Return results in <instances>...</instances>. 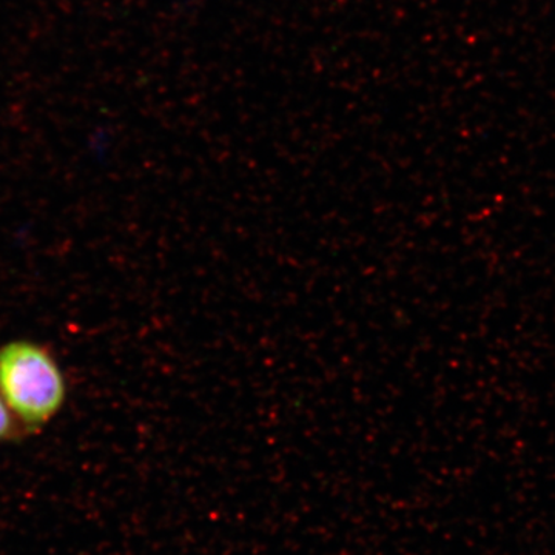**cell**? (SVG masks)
Returning <instances> with one entry per match:
<instances>
[{
  "mask_svg": "<svg viewBox=\"0 0 555 555\" xmlns=\"http://www.w3.org/2000/svg\"><path fill=\"white\" fill-rule=\"evenodd\" d=\"M16 416L10 411L9 404L5 403L3 397L0 396V441L10 440L16 433Z\"/></svg>",
  "mask_w": 555,
  "mask_h": 555,
  "instance_id": "2",
  "label": "cell"
},
{
  "mask_svg": "<svg viewBox=\"0 0 555 555\" xmlns=\"http://www.w3.org/2000/svg\"><path fill=\"white\" fill-rule=\"evenodd\" d=\"M64 375L46 347L11 341L0 347V396L25 425H47L65 401Z\"/></svg>",
  "mask_w": 555,
  "mask_h": 555,
  "instance_id": "1",
  "label": "cell"
}]
</instances>
